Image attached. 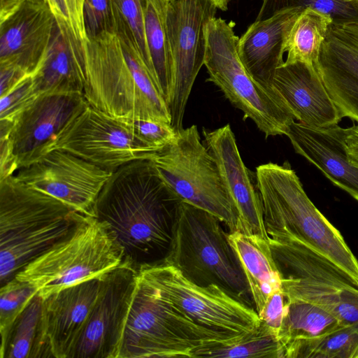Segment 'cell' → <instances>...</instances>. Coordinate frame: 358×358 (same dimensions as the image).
I'll return each mask as SVG.
<instances>
[{"mask_svg":"<svg viewBox=\"0 0 358 358\" xmlns=\"http://www.w3.org/2000/svg\"><path fill=\"white\" fill-rule=\"evenodd\" d=\"M183 201L143 158L114 171L99 193L92 216L106 222L123 252V264L136 271L164 262Z\"/></svg>","mask_w":358,"mask_h":358,"instance_id":"6da1fadb","label":"cell"},{"mask_svg":"<svg viewBox=\"0 0 358 358\" xmlns=\"http://www.w3.org/2000/svg\"><path fill=\"white\" fill-rule=\"evenodd\" d=\"M83 48L88 104L119 120L171 124L167 104L130 40L107 31L88 38Z\"/></svg>","mask_w":358,"mask_h":358,"instance_id":"7a4b0ae2","label":"cell"},{"mask_svg":"<svg viewBox=\"0 0 358 358\" xmlns=\"http://www.w3.org/2000/svg\"><path fill=\"white\" fill-rule=\"evenodd\" d=\"M255 179L268 236L301 242L358 287V259L341 232L309 199L289 162L261 164Z\"/></svg>","mask_w":358,"mask_h":358,"instance_id":"3957f363","label":"cell"},{"mask_svg":"<svg viewBox=\"0 0 358 358\" xmlns=\"http://www.w3.org/2000/svg\"><path fill=\"white\" fill-rule=\"evenodd\" d=\"M83 214L15 174L0 180V285L67 235Z\"/></svg>","mask_w":358,"mask_h":358,"instance_id":"277c9868","label":"cell"},{"mask_svg":"<svg viewBox=\"0 0 358 358\" xmlns=\"http://www.w3.org/2000/svg\"><path fill=\"white\" fill-rule=\"evenodd\" d=\"M233 338L195 323L137 271L118 358H194L198 349Z\"/></svg>","mask_w":358,"mask_h":358,"instance_id":"5b68a950","label":"cell"},{"mask_svg":"<svg viewBox=\"0 0 358 358\" xmlns=\"http://www.w3.org/2000/svg\"><path fill=\"white\" fill-rule=\"evenodd\" d=\"M221 223L212 213L182 201L163 262L177 268L193 283L216 285L254 308L245 273Z\"/></svg>","mask_w":358,"mask_h":358,"instance_id":"8992f818","label":"cell"},{"mask_svg":"<svg viewBox=\"0 0 358 358\" xmlns=\"http://www.w3.org/2000/svg\"><path fill=\"white\" fill-rule=\"evenodd\" d=\"M123 264V252L110 227L83 214L64 238L15 276L35 287L43 299Z\"/></svg>","mask_w":358,"mask_h":358,"instance_id":"52a82bcc","label":"cell"},{"mask_svg":"<svg viewBox=\"0 0 358 358\" xmlns=\"http://www.w3.org/2000/svg\"><path fill=\"white\" fill-rule=\"evenodd\" d=\"M238 38L232 22L216 17L208 22L204 59L207 80L217 85L266 138L285 135L295 117L282 99L269 94L249 74L239 57Z\"/></svg>","mask_w":358,"mask_h":358,"instance_id":"ba28073f","label":"cell"},{"mask_svg":"<svg viewBox=\"0 0 358 358\" xmlns=\"http://www.w3.org/2000/svg\"><path fill=\"white\" fill-rule=\"evenodd\" d=\"M167 185L185 202L205 210L237 230L238 213L217 163L201 141L197 127L176 133L174 139L148 158Z\"/></svg>","mask_w":358,"mask_h":358,"instance_id":"9c48e42d","label":"cell"},{"mask_svg":"<svg viewBox=\"0 0 358 358\" xmlns=\"http://www.w3.org/2000/svg\"><path fill=\"white\" fill-rule=\"evenodd\" d=\"M268 244L289 300L314 304L343 324L358 321V289L332 263L301 242L268 238Z\"/></svg>","mask_w":358,"mask_h":358,"instance_id":"30bf717a","label":"cell"},{"mask_svg":"<svg viewBox=\"0 0 358 358\" xmlns=\"http://www.w3.org/2000/svg\"><path fill=\"white\" fill-rule=\"evenodd\" d=\"M141 269L167 300L201 326L236 338L260 324L254 308L216 285H197L177 268L164 262Z\"/></svg>","mask_w":358,"mask_h":358,"instance_id":"8fae6325","label":"cell"},{"mask_svg":"<svg viewBox=\"0 0 358 358\" xmlns=\"http://www.w3.org/2000/svg\"><path fill=\"white\" fill-rule=\"evenodd\" d=\"M213 0H170L164 22L173 59V86L168 103L171 124L178 132L195 79L204 65L206 26L215 17Z\"/></svg>","mask_w":358,"mask_h":358,"instance_id":"7c38bea8","label":"cell"},{"mask_svg":"<svg viewBox=\"0 0 358 358\" xmlns=\"http://www.w3.org/2000/svg\"><path fill=\"white\" fill-rule=\"evenodd\" d=\"M54 150L69 152L113 172L155 152L124 120L90 104L42 149L38 158Z\"/></svg>","mask_w":358,"mask_h":358,"instance_id":"4fadbf2b","label":"cell"},{"mask_svg":"<svg viewBox=\"0 0 358 358\" xmlns=\"http://www.w3.org/2000/svg\"><path fill=\"white\" fill-rule=\"evenodd\" d=\"M87 104L82 94L39 95L13 122L8 132L0 133V180L34 162Z\"/></svg>","mask_w":358,"mask_h":358,"instance_id":"5bb4252c","label":"cell"},{"mask_svg":"<svg viewBox=\"0 0 358 358\" xmlns=\"http://www.w3.org/2000/svg\"><path fill=\"white\" fill-rule=\"evenodd\" d=\"M112 173L69 152L54 150L21 168L15 176L76 211L92 215L95 201Z\"/></svg>","mask_w":358,"mask_h":358,"instance_id":"9a60e30c","label":"cell"},{"mask_svg":"<svg viewBox=\"0 0 358 358\" xmlns=\"http://www.w3.org/2000/svg\"><path fill=\"white\" fill-rule=\"evenodd\" d=\"M136 274L122 264L102 275L97 299L70 358H118Z\"/></svg>","mask_w":358,"mask_h":358,"instance_id":"2e32d148","label":"cell"},{"mask_svg":"<svg viewBox=\"0 0 358 358\" xmlns=\"http://www.w3.org/2000/svg\"><path fill=\"white\" fill-rule=\"evenodd\" d=\"M317 71L341 117L358 124V21L331 24Z\"/></svg>","mask_w":358,"mask_h":358,"instance_id":"e0dca14e","label":"cell"},{"mask_svg":"<svg viewBox=\"0 0 358 358\" xmlns=\"http://www.w3.org/2000/svg\"><path fill=\"white\" fill-rule=\"evenodd\" d=\"M203 143L214 157L238 213L237 230L268 241L262 206L250 171L240 155L229 124L214 130L202 129Z\"/></svg>","mask_w":358,"mask_h":358,"instance_id":"ac0fdd59","label":"cell"},{"mask_svg":"<svg viewBox=\"0 0 358 358\" xmlns=\"http://www.w3.org/2000/svg\"><path fill=\"white\" fill-rule=\"evenodd\" d=\"M55 22L45 0H24L0 24V62L17 65L32 75L47 52Z\"/></svg>","mask_w":358,"mask_h":358,"instance_id":"d6986e66","label":"cell"},{"mask_svg":"<svg viewBox=\"0 0 358 358\" xmlns=\"http://www.w3.org/2000/svg\"><path fill=\"white\" fill-rule=\"evenodd\" d=\"M348 128L338 124L315 128L294 120L289 124L285 135L296 153L358 201V167L348 157Z\"/></svg>","mask_w":358,"mask_h":358,"instance_id":"ffe728a7","label":"cell"},{"mask_svg":"<svg viewBox=\"0 0 358 358\" xmlns=\"http://www.w3.org/2000/svg\"><path fill=\"white\" fill-rule=\"evenodd\" d=\"M101 276L69 286L43 299V322L54 358H70L97 299Z\"/></svg>","mask_w":358,"mask_h":358,"instance_id":"44dd1931","label":"cell"},{"mask_svg":"<svg viewBox=\"0 0 358 358\" xmlns=\"http://www.w3.org/2000/svg\"><path fill=\"white\" fill-rule=\"evenodd\" d=\"M273 87L297 122L320 128L342 118L317 71L302 62L283 63L276 70Z\"/></svg>","mask_w":358,"mask_h":358,"instance_id":"7402d4cb","label":"cell"},{"mask_svg":"<svg viewBox=\"0 0 358 358\" xmlns=\"http://www.w3.org/2000/svg\"><path fill=\"white\" fill-rule=\"evenodd\" d=\"M303 9L288 8L255 20L238 38L239 57L249 74L269 94L282 99L273 87V80L277 69L284 63L287 30Z\"/></svg>","mask_w":358,"mask_h":358,"instance_id":"603a6c76","label":"cell"},{"mask_svg":"<svg viewBox=\"0 0 358 358\" xmlns=\"http://www.w3.org/2000/svg\"><path fill=\"white\" fill-rule=\"evenodd\" d=\"M31 76L40 94H83V44L67 24L56 21L47 52Z\"/></svg>","mask_w":358,"mask_h":358,"instance_id":"cb8c5ba5","label":"cell"},{"mask_svg":"<svg viewBox=\"0 0 358 358\" xmlns=\"http://www.w3.org/2000/svg\"><path fill=\"white\" fill-rule=\"evenodd\" d=\"M246 278L253 306L259 317L270 296L282 289V280L268 241L259 235L239 230L229 232Z\"/></svg>","mask_w":358,"mask_h":358,"instance_id":"d4e9b609","label":"cell"},{"mask_svg":"<svg viewBox=\"0 0 358 358\" xmlns=\"http://www.w3.org/2000/svg\"><path fill=\"white\" fill-rule=\"evenodd\" d=\"M0 334V358L54 357L43 322V298L38 292Z\"/></svg>","mask_w":358,"mask_h":358,"instance_id":"484cf974","label":"cell"},{"mask_svg":"<svg viewBox=\"0 0 358 358\" xmlns=\"http://www.w3.org/2000/svg\"><path fill=\"white\" fill-rule=\"evenodd\" d=\"M167 0H146L144 27L150 71L167 106L173 86V59L164 22Z\"/></svg>","mask_w":358,"mask_h":358,"instance_id":"4316f807","label":"cell"},{"mask_svg":"<svg viewBox=\"0 0 358 358\" xmlns=\"http://www.w3.org/2000/svg\"><path fill=\"white\" fill-rule=\"evenodd\" d=\"M333 19L311 7L303 9L287 30L284 63L302 62L317 70L322 44Z\"/></svg>","mask_w":358,"mask_h":358,"instance_id":"83f0119b","label":"cell"},{"mask_svg":"<svg viewBox=\"0 0 358 358\" xmlns=\"http://www.w3.org/2000/svg\"><path fill=\"white\" fill-rule=\"evenodd\" d=\"M343 324L333 315L310 303L287 299V310L278 334L283 350L290 344L320 337Z\"/></svg>","mask_w":358,"mask_h":358,"instance_id":"f1b7e54d","label":"cell"},{"mask_svg":"<svg viewBox=\"0 0 358 358\" xmlns=\"http://www.w3.org/2000/svg\"><path fill=\"white\" fill-rule=\"evenodd\" d=\"M284 358L278 335L263 322L255 329L226 342L198 349L194 358Z\"/></svg>","mask_w":358,"mask_h":358,"instance_id":"f546056e","label":"cell"},{"mask_svg":"<svg viewBox=\"0 0 358 358\" xmlns=\"http://www.w3.org/2000/svg\"><path fill=\"white\" fill-rule=\"evenodd\" d=\"M284 358H358V321L294 342L285 348Z\"/></svg>","mask_w":358,"mask_h":358,"instance_id":"4dcf8cb0","label":"cell"},{"mask_svg":"<svg viewBox=\"0 0 358 358\" xmlns=\"http://www.w3.org/2000/svg\"><path fill=\"white\" fill-rule=\"evenodd\" d=\"M112 1L115 15V32L134 43L150 71V57L144 27L146 0Z\"/></svg>","mask_w":358,"mask_h":358,"instance_id":"1f68e13d","label":"cell"},{"mask_svg":"<svg viewBox=\"0 0 358 358\" xmlns=\"http://www.w3.org/2000/svg\"><path fill=\"white\" fill-rule=\"evenodd\" d=\"M292 7H311L329 15L333 22L358 21L356 0H262L255 20L266 19L281 10Z\"/></svg>","mask_w":358,"mask_h":358,"instance_id":"d6a6232c","label":"cell"},{"mask_svg":"<svg viewBox=\"0 0 358 358\" xmlns=\"http://www.w3.org/2000/svg\"><path fill=\"white\" fill-rule=\"evenodd\" d=\"M38 292L29 283L13 278L0 288V331L6 330Z\"/></svg>","mask_w":358,"mask_h":358,"instance_id":"836d02e7","label":"cell"},{"mask_svg":"<svg viewBox=\"0 0 358 358\" xmlns=\"http://www.w3.org/2000/svg\"><path fill=\"white\" fill-rule=\"evenodd\" d=\"M40 94L31 75L0 96V121L13 123Z\"/></svg>","mask_w":358,"mask_h":358,"instance_id":"e575fe53","label":"cell"},{"mask_svg":"<svg viewBox=\"0 0 358 358\" xmlns=\"http://www.w3.org/2000/svg\"><path fill=\"white\" fill-rule=\"evenodd\" d=\"M83 18L88 38L103 32L115 31V15L112 0H85Z\"/></svg>","mask_w":358,"mask_h":358,"instance_id":"d590c367","label":"cell"},{"mask_svg":"<svg viewBox=\"0 0 358 358\" xmlns=\"http://www.w3.org/2000/svg\"><path fill=\"white\" fill-rule=\"evenodd\" d=\"M124 121L136 136L154 152L168 145L176 136L177 132L166 122L145 120Z\"/></svg>","mask_w":358,"mask_h":358,"instance_id":"8d00e7d4","label":"cell"},{"mask_svg":"<svg viewBox=\"0 0 358 358\" xmlns=\"http://www.w3.org/2000/svg\"><path fill=\"white\" fill-rule=\"evenodd\" d=\"M56 21L67 24L75 36L84 44L87 40L83 18L85 0H45Z\"/></svg>","mask_w":358,"mask_h":358,"instance_id":"74e56055","label":"cell"},{"mask_svg":"<svg viewBox=\"0 0 358 358\" xmlns=\"http://www.w3.org/2000/svg\"><path fill=\"white\" fill-rule=\"evenodd\" d=\"M287 310V298L282 289L272 294L259 316L262 322L278 336Z\"/></svg>","mask_w":358,"mask_h":358,"instance_id":"f35d334b","label":"cell"},{"mask_svg":"<svg viewBox=\"0 0 358 358\" xmlns=\"http://www.w3.org/2000/svg\"><path fill=\"white\" fill-rule=\"evenodd\" d=\"M29 75L31 74L17 65L0 62V96L6 94Z\"/></svg>","mask_w":358,"mask_h":358,"instance_id":"ab89813d","label":"cell"},{"mask_svg":"<svg viewBox=\"0 0 358 358\" xmlns=\"http://www.w3.org/2000/svg\"><path fill=\"white\" fill-rule=\"evenodd\" d=\"M345 138L346 150L349 161L358 167V133L352 127H348Z\"/></svg>","mask_w":358,"mask_h":358,"instance_id":"60d3db41","label":"cell"},{"mask_svg":"<svg viewBox=\"0 0 358 358\" xmlns=\"http://www.w3.org/2000/svg\"><path fill=\"white\" fill-rule=\"evenodd\" d=\"M24 1V0H0V24L15 13Z\"/></svg>","mask_w":358,"mask_h":358,"instance_id":"b9f144b4","label":"cell"},{"mask_svg":"<svg viewBox=\"0 0 358 358\" xmlns=\"http://www.w3.org/2000/svg\"><path fill=\"white\" fill-rule=\"evenodd\" d=\"M222 1V10H226L227 9L228 3L230 0H221Z\"/></svg>","mask_w":358,"mask_h":358,"instance_id":"7bdbcfd3","label":"cell"},{"mask_svg":"<svg viewBox=\"0 0 358 358\" xmlns=\"http://www.w3.org/2000/svg\"><path fill=\"white\" fill-rule=\"evenodd\" d=\"M214 3L216 4L217 7L221 10L222 8V1L221 0H213Z\"/></svg>","mask_w":358,"mask_h":358,"instance_id":"ee69618b","label":"cell"},{"mask_svg":"<svg viewBox=\"0 0 358 358\" xmlns=\"http://www.w3.org/2000/svg\"><path fill=\"white\" fill-rule=\"evenodd\" d=\"M353 129L358 133V125L352 126Z\"/></svg>","mask_w":358,"mask_h":358,"instance_id":"f6af8a7d","label":"cell"},{"mask_svg":"<svg viewBox=\"0 0 358 358\" xmlns=\"http://www.w3.org/2000/svg\"><path fill=\"white\" fill-rule=\"evenodd\" d=\"M348 1H351V0H348ZM357 2H358V0H356Z\"/></svg>","mask_w":358,"mask_h":358,"instance_id":"bcb514c9","label":"cell"},{"mask_svg":"<svg viewBox=\"0 0 358 358\" xmlns=\"http://www.w3.org/2000/svg\"><path fill=\"white\" fill-rule=\"evenodd\" d=\"M167 1H170V0H167Z\"/></svg>","mask_w":358,"mask_h":358,"instance_id":"7dc6e473","label":"cell"}]
</instances>
